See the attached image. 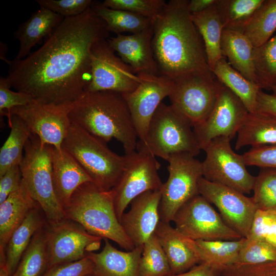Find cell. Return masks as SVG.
<instances>
[{
  "label": "cell",
  "mask_w": 276,
  "mask_h": 276,
  "mask_svg": "<svg viewBox=\"0 0 276 276\" xmlns=\"http://www.w3.org/2000/svg\"><path fill=\"white\" fill-rule=\"evenodd\" d=\"M108 35L105 22L91 6L64 18L36 51L21 60L4 59L9 66L6 81L36 100L73 102L90 83L93 45Z\"/></svg>",
  "instance_id": "obj_1"
},
{
  "label": "cell",
  "mask_w": 276,
  "mask_h": 276,
  "mask_svg": "<svg viewBox=\"0 0 276 276\" xmlns=\"http://www.w3.org/2000/svg\"><path fill=\"white\" fill-rule=\"evenodd\" d=\"M187 0H170L153 23L152 50L159 73L173 80L211 70Z\"/></svg>",
  "instance_id": "obj_2"
},
{
  "label": "cell",
  "mask_w": 276,
  "mask_h": 276,
  "mask_svg": "<svg viewBox=\"0 0 276 276\" xmlns=\"http://www.w3.org/2000/svg\"><path fill=\"white\" fill-rule=\"evenodd\" d=\"M72 124L106 143L115 139L125 153L134 151L137 134L127 104L122 94L113 91H84L73 103Z\"/></svg>",
  "instance_id": "obj_3"
},
{
  "label": "cell",
  "mask_w": 276,
  "mask_h": 276,
  "mask_svg": "<svg viewBox=\"0 0 276 276\" xmlns=\"http://www.w3.org/2000/svg\"><path fill=\"white\" fill-rule=\"evenodd\" d=\"M64 211L66 218L90 234L113 241L127 251L135 247L117 216L113 189L103 190L92 182L85 183L73 193Z\"/></svg>",
  "instance_id": "obj_4"
},
{
  "label": "cell",
  "mask_w": 276,
  "mask_h": 276,
  "mask_svg": "<svg viewBox=\"0 0 276 276\" xmlns=\"http://www.w3.org/2000/svg\"><path fill=\"white\" fill-rule=\"evenodd\" d=\"M62 148L77 160L92 182L103 190L114 188L125 166V155H118L105 142L72 123Z\"/></svg>",
  "instance_id": "obj_5"
},
{
  "label": "cell",
  "mask_w": 276,
  "mask_h": 276,
  "mask_svg": "<svg viewBox=\"0 0 276 276\" xmlns=\"http://www.w3.org/2000/svg\"><path fill=\"white\" fill-rule=\"evenodd\" d=\"M192 128L181 113L162 102L151 120L145 142H137L136 149L166 160L177 154L195 157L201 149Z\"/></svg>",
  "instance_id": "obj_6"
},
{
  "label": "cell",
  "mask_w": 276,
  "mask_h": 276,
  "mask_svg": "<svg viewBox=\"0 0 276 276\" xmlns=\"http://www.w3.org/2000/svg\"><path fill=\"white\" fill-rule=\"evenodd\" d=\"M19 167L28 192L41 208L48 223L53 225L65 219L54 189L51 146L41 144L32 134Z\"/></svg>",
  "instance_id": "obj_7"
},
{
  "label": "cell",
  "mask_w": 276,
  "mask_h": 276,
  "mask_svg": "<svg viewBox=\"0 0 276 276\" xmlns=\"http://www.w3.org/2000/svg\"><path fill=\"white\" fill-rule=\"evenodd\" d=\"M172 80L173 89L168 97L171 105L193 127L203 122L215 106L220 85L213 72L191 73Z\"/></svg>",
  "instance_id": "obj_8"
},
{
  "label": "cell",
  "mask_w": 276,
  "mask_h": 276,
  "mask_svg": "<svg viewBox=\"0 0 276 276\" xmlns=\"http://www.w3.org/2000/svg\"><path fill=\"white\" fill-rule=\"evenodd\" d=\"M169 176L160 190V221H173L178 210L199 194L198 182L202 176V162L187 154L171 155L167 160Z\"/></svg>",
  "instance_id": "obj_9"
},
{
  "label": "cell",
  "mask_w": 276,
  "mask_h": 276,
  "mask_svg": "<svg viewBox=\"0 0 276 276\" xmlns=\"http://www.w3.org/2000/svg\"><path fill=\"white\" fill-rule=\"evenodd\" d=\"M231 140L224 136L216 138L203 149L206 155L202 162L203 177L243 194H250L255 176L248 172L242 154L232 149Z\"/></svg>",
  "instance_id": "obj_10"
},
{
  "label": "cell",
  "mask_w": 276,
  "mask_h": 276,
  "mask_svg": "<svg viewBox=\"0 0 276 276\" xmlns=\"http://www.w3.org/2000/svg\"><path fill=\"white\" fill-rule=\"evenodd\" d=\"M73 103H46L34 99L27 105L12 109L8 122L11 115L17 116L31 134L38 136L41 144L61 149L72 124L69 113Z\"/></svg>",
  "instance_id": "obj_11"
},
{
  "label": "cell",
  "mask_w": 276,
  "mask_h": 276,
  "mask_svg": "<svg viewBox=\"0 0 276 276\" xmlns=\"http://www.w3.org/2000/svg\"><path fill=\"white\" fill-rule=\"evenodd\" d=\"M175 228L193 240H234L242 238L224 222L205 198L199 194L185 203L173 220Z\"/></svg>",
  "instance_id": "obj_12"
},
{
  "label": "cell",
  "mask_w": 276,
  "mask_h": 276,
  "mask_svg": "<svg viewBox=\"0 0 276 276\" xmlns=\"http://www.w3.org/2000/svg\"><path fill=\"white\" fill-rule=\"evenodd\" d=\"M125 155L124 169L112 189L119 220L134 198L148 191L160 190L163 185L158 172L160 164L155 156L135 150Z\"/></svg>",
  "instance_id": "obj_13"
},
{
  "label": "cell",
  "mask_w": 276,
  "mask_h": 276,
  "mask_svg": "<svg viewBox=\"0 0 276 276\" xmlns=\"http://www.w3.org/2000/svg\"><path fill=\"white\" fill-rule=\"evenodd\" d=\"M107 39L98 40L92 47L91 80L85 91L131 93L139 85L140 77L116 54Z\"/></svg>",
  "instance_id": "obj_14"
},
{
  "label": "cell",
  "mask_w": 276,
  "mask_h": 276,
  "mask_svg": "<svg viewBox=\"0 0 276 276\" xmlns=\"http://www.w3.org/2000/svg\"><path fill=\"white\" fill-rule=\"evenodd\" d=\"M102 239L68 218L55 225L48 223V268L87 257L100 248Z\"/></svg>",
  "instance_id": "obj_15"
},
{
  "label": "cell",
  "mask_w": 276,
  "mask_h": 276,
  "mask_svg": "<svg viewBox=\"0 0 276 276\" xmlns=\"http://www.w3.org/2000/svg\"><path fill=\"white\" fill-rule=\"evenodd\" d=\"M200 195L218 210L229 227L246 238L258 210L251 197L229 187L210 181L202 177L198 182Z\"/></svg>",
  "instance_id": "obj_16"
},
{
  "label": "cell",
  "mask_w": 276,
  "mask_h": 276,
  "mask_svg": "<svg viewBox=\"0 0 276 276\" xmlns=\"http://www.w3.org/2000/svg\"><path fill=\"white\" fill-rule=\"evenodd\" d=\"M248 113L242 101L220 83L218 97L211 113L203 122L193 127L201 149L203 150L216 138L233 139Z\"/></svg>",
  "instance_id": "obj_17"
},
{
  "label": "cell",
  "mask_w": 276,
  "mask_h": 276,
  "mask_svg": "<svg viewBox=\"0 0 276 276\" xmlns=\"http://www.w3.org/2000/svg\"><path fill=\"white\" fill-rule=\"evenodd\" d=\"M138 75L141 81L137 88L122 95L128 106L139 139L137 142L144 144L151 120L163 100L171 93L173 82L163 75Z\"/></svg>",
  "instance_id": "obj_18"
},
{
  "label": "cell",
  "mask_w": 276,
  "mask_h": 276,
  "mask_svg": "<svg viewBox=\"0 0 276 276\" xmlns=\"http://www.w3.org/2000/svg\"><path fill=\"white\" fill-rule=\"evenodd\" d=\"M160 190L146 192L134 198L121 216L120 223L135 247H143L154 234L160 221Z\"/></svg>",
  "instance_id": "obj_19"
},
{
  "label": "cell",
  "mask_w": 276,
  "mask_h": 276,
  "mask_svg": "<svg viewBox=\"0 0 276 276\" xmlns=\"http://www.w3.org/2000/svg\"><path fill=\"white\" fill-rule=\"evenodd\" d=\"M153 26L141 32L119 34L107 40L118 56L135 73L160 75L152 50Z\"/></svg>",
  "instance_id": "obj_20"
},
{
  "label": "cell",
  "mask_w": 276,
  "mask_h": 276,
  "mask_svg": "<svg viewBox=\"0 0 276 276\" xmlns=\"http://www.w3.org/2000/svg\"><path fill=\"white\" fill-rule=\"evenodd\" d=\"M154 234L167 257L171 274L185 272L201 263L195 241L184 236L170 223L160 221Z\"/></svg>",
  "instance_id": "obj_21"
},
{
  "label": "cell",
  "mask_w": 276,
  "mask_h": 276,
  "mask_svg": "<svg viewBox=\"0 0 276 276\" xmlns=\"http://www.w3.org/2000/svg\"><path fill=\"white\" fill-rule=\"evenodd\" d=\"M51 150L54 189L64 210L76 190L92 180L77 160L64 149H58L51 146Z\"/></svg>",
  "instance_id": "obj_22"
},
{
  "label": "cell",
  "mask_w": 276,
  "mask_h": 276,
  "mask_svg": "<svg viewBox=\"0 0 276 276\" xmlns=\"http://www.w3.org/2000/svg\"><path fill=\"white\" fill-rule=\"evenodd\" d=\"M104 245L99 252L88 256L93 260L96 276H139L140 261L143 247H135L124 251L113 246L105 239Z\"/></svg>",
  "instance_id": "obj_23"
},
{
  "label": "cell",
  "mask_w": 276,
  "mask_h": 276,
  "mask_svg": "<svg viewBox=\"0 0 276 276\" xmlns=\"http://www.w3.org/2000/svg\"><path fill=\"white\" fill-rule=\"evenodd\" d=\"M38 205L29 193L22 179L18 189L0 203V261H5V247L13 232L30 211Z\"/></svg>",
  "instance_id": "obj_24"
},
{
  "label": "cell",
  "mask_w": 276,
  "mask_h": 276,
  "mask_svg": "<svg viewBox=\"0 0 276 276\" xmlns=\"http://www.w3.org/2000/svg\"><path fill=\"white\" fill-rule=\"evenodd\" d=\"M64 18L50 10L40 7L14 33L20 46L14 59L21 60L28 56L31 49L43 37L49 36Z\"/></svg>",
  "instance_id": "obj_25"
},
{
  "label": "cell",
  "mask_w": 276,
  "mask_h": 276,
  "mask_svg": "<svg viewBox=\"0 0 276 276\" xmlns=\"http://www.w3.org/2000/svg\"><path fill=\"white\" fill-rule=\"evenodd\" d=\"M221 49L222 56L231 65L257 85L254 63V47L243 32L224 29Z\"/></svg>",
  "instance_id": "obj_26"
},
{
  "label": "cell",
  "mask_w": 276,
  "mask_h": 276,
  "mask_svg": "<svg viewBox=\"0 0 276 276\" xmlns=\"http://www.w3.org/2000/svg\"><path fill=\"white\" fill-rule=\"evenodd\" d=\"M48 223L39 205L28 213L10 236L5 249L6 266L13 276L25 251L35 233Z\"/></svg>",
  "instance_id": "obj_27"
},
{
  "label": "cell",
  "mask_w": 276,
  "mask_h": 276,
  "mask_svg": "<svg viewBox=\"0 0 276 276\" xmlns=\"http://www.w3.org/2000/svg\"><path fill=\"white\" fill-rule=\"evenodd\" d=\"M216 2L201 12L191 14V19L202 39L208 64L212 71L223 57L221 42L224 26Z\"/></svg>",
  "instance_id": "obj_28"
},
{
  "label": "cell",
  "mask_w": 276,
  "mask_h": 276,
  "mask_svg": "<svg viewBox=\"0 0 276 276\" xmlns=\"http://www.w3.org/2000/svg\"><path fill=\"white\" fill-rule=\"evenodd\" d=\"M272 145H276V118L249 112L237 133L235 149Z\"/></svg>",
  "instance_id": "obj_29"
},
{
  "label": "cell",
  "mask_w": 276,
  "mask_h": 276,
  "mask_svg": "<svg viewBox=\"0 0 276 276\" xmlns=\"http://www.w3.org/2000/svg\"><path fill=\"white\" fill-rule=\"evenodd\" d=\"M213 74L218 81L235 94L249 113L256 112L257 98L260 89L234 69L225 57L216 63Z\"/></svg>",
  "instance_id": "obj_30"
},
{
  "label": "cell",
  "mask_w": 276,
  "mask_h": 276,
  "mask_svg": "<svg viewBox=\"0 0 276 276\" xmlns=\"http://www.w3.org/2000/svg\"><path fill=\"white\" fill-rule=\"evenodd\" d=\"M245 238L234 240L195 241L201 263L214 270L235 264Z\"/></svg>",
  "instance_id": "obj_31"
},
{
  "label": "cell",
  "mask_w": 276,
  "mask_h": 276,
  "mask_svg": "<svg viewBox=\"0 0 276 276\" xmlns=\"http://www.w3.org/2000/svg\"><path fill=\"white\" fill-rule=\"evenodd\" d=\"M91 7L96 14L105 22L107 31L117 35L123 33L141 32L152 27L154 22L149 18L127 11L106 7L101 3L94 2Z\"/></svg>",
  "instance_id": "obj_32"
},
{
  "label": "cell",
  "mask_w": 276,
  "mask_h": 276,
  "mask_svg": "<svg viewBox=\"0 0 276 276\" xmlns=\"http://www.w3.org/2000/svg\"><path fill=\"white\" fill-rule=\"evenodd\" d=\"M47 225L34 235L13 276H42L48 268Z\"/></svg>",
  "instance_id": "obj_33"
},
{
  "label": "cell",
  "mask_w": 276,
  "mask_h": 276,
  "mask_svg": "<svg viewBox=\"0 0 276 276\" xmlns=\"http://www.w3.org/2000/svg\"><path fill=\"white\" fill-rule=\"evenodd\" d=\"M9 125L11 129L9 135L0 149V176L10 168L20 165L25 146L32 134L15 115H11Z\"/></svg>",
  "instance_id": "obj_34"
},
{
  "label": "cell",
  "mask_w": 276,
  "mask_h": 276,
  "mask_svg": "<svg viewBox=\"0 0 276 276\" xmlns=\"http://www.w3.org/2000/svg\"><path fill=\"white\" fill-rule=\"evenodd\" d=\"M276 30V0H264L244 29L254 48L267 42Z\"/></svg>",
  "instance_id": "obj_35"
},
{
  "label": "cell",
  "mask_w": 276,
  "mask_h": 276,
  "mask_svg": "<svg viewBox=\"0 0 276 276\" xmlns=\"http://www.w3.org/2000/svg\"><path fill=\"white\" fill-rule=\"evenodd\" d=\"M264 0H217L224 29L244 31Z\"/></svg>",
  "instance_id": "obj_36"
},
{
  "label": "cell",
  "mask_w": 276,
  "mask_h": 276,
  "mask_svg": "<svg viewBox=\"0 0 276 276\" xmlns=\"http://www.w3.org/2000/svg\"><path fill=\"white\" fill-rule=\"evenodd\" d=\"M254 63L259 88L271 89L276 85V35L254 48Z\"/></svg>",
  "instance_id": "obj_37"
},
{
  "label": "cell",
  "mask_w": 276,
  "mask_h": 276,
  "mask_svg": "<svg viewBox=\"0 0 276 276\" xmlns=\"http://www.w3.org/2000/svg\"><path fill=\"white\" fill-rule=\"evenodd\" d=\"M171 274L167 257L154 234L143 245L139 264V276H168Z\"/></svg>",
  "instance_id": "obj_38"
},
{
  "label": "cell",
  "mask_w": 276,
  "mask_h": 276,
  "mask_svg": "<svg viewBox=\"0 0 276 276\" xmlns=\"http://www.w3.org/2000/svg\"><path fill=\"white\" fill-rule=\"evenodd\" d=\"M251 197L257 209L276 211V169L261 168L255 176Z\"/></svg>",
  "instance_id": "obj_39"
},
{
  "label": "cell",
  "mask_w": 276,
  "mask_h": 276,
  "mask_svg": "<svg viewBox=\"0 0 276 276\" xmlns=\"http://www.w3.org/2000/svg\"><path fill=\"white\" fill-rule=\"evenodd\" d=\"M272 262H276L275 246L261 239L246 238L236 263L259 264Z\"/></svg>",
  "instance_id": "obj_40"
},
{
  "label": "cell",
  "mask_w": 276,
  "mask_h": 276,
  "mask_svg": "<svg viewBox=\"0 0 276 276\" xmlns=\"http://www.w3.org/2000/svg\"><path fill=\"white\" fill-rule=\"evenodd\" d=\"M101 4L106 7L127 11L154 21L166 2L164 0H105Z\"/></svg>",
  "instance_id": "obj_41"
},
{
  "label": "cell",
  "mask_w": 276,
  "mask_h": 276,
  "mask_svg": "<svg viewBox=\"0 0 276 276\" xmlns=\"http://www.w3.org/2000/svg\"><path fill=\"white\" fill-rule=\"evenodd\" d=\"M247 238L261 239L276 247V211L258 209Z\"/></svg>",
  "instance_id": "obj_42"
},
{
  "label": "cell",
  "mask_w": 276,
  "mask_h": 276,
  "mask_svg": "<svg viewBox=\"0 0 276 276\" xmlns=\"http://www.w3.org/2000/svg\"><path fill=\"white\" fill-rule=\"evenodd\" d=\"M215 271L216 276H276V262L259 264L236 263Z\"/></svg>",
  "instance_id": "obj_43"
},
{
  "label": "cell",
  "mask_w": 276,
  "mask_h": 276,
  "mask_svg": "<svg viewBox=\"0 0 276 276\" xmlns=\"http://www.w3.org/2000/svg\"><path fill=\"white\" fill-rule=\"evenodd\" d=\"M40 7L47 8L64 18L78 16L93 4L91 0H37Z\"/></svg>",
  "instance_id": "obj_44"
},
{
  "label": "cell",
  "mask_w": 276,
  "mask_h": 276,
  "mask_svg": "<svg viewBox=\"0 0 276 276\" xmlns=\"http://www.w3.org/2000/svg\"><path fill=\"white\" fill-rule=\"evenodd\" d=\"M6 77H0V115L9 116L10 110L17 107L28 105L34 98L30 95L11 90Z\"/></svg>",
  "instance_id": "obj_45"
},
{
  "label": "cell",
  "mask_w": 276,
  "mask_h": 276,
  "mask_svg": "<svg viewBox=\"0 0 276 276\" xmlns=\"http://www.w3.org/2000/svg\"><path fill=\"white\" fill-rule=\"evenodd\" d=\"M94 268L93 260L87 256L77 261L50 267L42 276H86L93 274Z\"/></svg>",
  "instance_id": "obj_46"
},
{
  "label": "cell",
  "mask_w": 276,
  "mask_h": 276,
  "mask_svg": "<svg viewBox=\"0 0 276 276\" xmlns=\"http://www.w3.org/2000/svg\"><path fill=\"white\" fill-rule=\"evenodd\" d=\"M242 156L246 166L276 169V145L251 147Z\"/></svg>",
  "instance_id": "obj_47"
},
{
  "label": "cell",
  "mask_w": 276,
  "mask_h": 276,
  "mask_svg": "<svg viewBox=\"0 0 276 276\" xmlns=\"http://www.w3.org/2000/svg\"><path fill=\"white\" fill-rule=\"evenodd\" d=\"M22 174L19 166L9 169L0 176V203L19 187L22 181Z\"/></svg>",
  "instance_id": "obj_48"
},
{
  "label": "cell",
  "mask_w": 276,
  "mask_h": 276,
  "mask_svg": "<svg viewBox=\"0 0 276 276\" xmlns=\"http://www.w3.org/2000/svg\"><path fill=\"white\" fill-rule=\"evenodd\" d=\"M256 112L276 118V96L260 89L257 98Z\"/></svg>",
  "instance_id": "obj_49"
},
{
  "label": "cell",
  "mask_w": 276,
  "mask_h": 276,
  "mask_svg": "<svg viewBox=\"0 0 276 276\" xmlns=\"http://www.w3.org/2000/svg\"><path fill=\"white\" fill-rule=\"evenodd\" d=\"M168 276H216V275L215 270L211 267L205 263H200L185 272Z\"/></svg>",
  "instance_id": "obj_50"
},
{
  "label": "cell",
  "mask_w": 276,
  "mask_h": 276,
  "mask_svg": "<svg viewBox=\"0 0 276 276\" xmlns=\"http://www.w3.org/2000/svg\"><path fill=\"white\" fill-rule=\"evenodd\" d=\"M216 0H191L189 1L188 8L190 14L201 12L216 2Z\"/></svg>",
  "instance_id": "obj_51"
},
{
  "label": "cell",
  "mask_w": 276,
  "mask_h": 276,
  "mask_svg": "<svg viewBox=\"0 0 276 276\" xmlns=\"http://www.w3.org/2000/svg\"><path fill=\"white\" fill-rule=\"evenodd\" d=\"M0 276H10L5 264H0Z\"/></svg>",
  "instance_id": "obj_52"
},
{
  "label": "cell",
  "mask_w": 276,
  "mask_h": 276,
  "mask_svg": "<svg viewBox=\"0 0 276 276\" xmlns=\"http://www.w3.org/2000/svg\"><path fill=\"white\" fill-rule=\"evenodd\" d=\"M271 90L273 92V95L275 96H276V85L274 86L273 87H272L271 89Z\"/></svg>",
  "instance_id": "obj_53"
},
{
  "label": "cell",
  "mask_w": 276,
  "mask_h": 276,
  "mask_svg": "<svg viewBox=\"0 0 276 276\" xmlns=\"http://www.w3.org/2000/svg\"><path fill=\"white\" fill-rule=\"evenodd\" d=\"M86 276H96V275L93 273V274L87 275Z\"/></svg>",
  "instance_id": "obj_54"
}]
</instances>
